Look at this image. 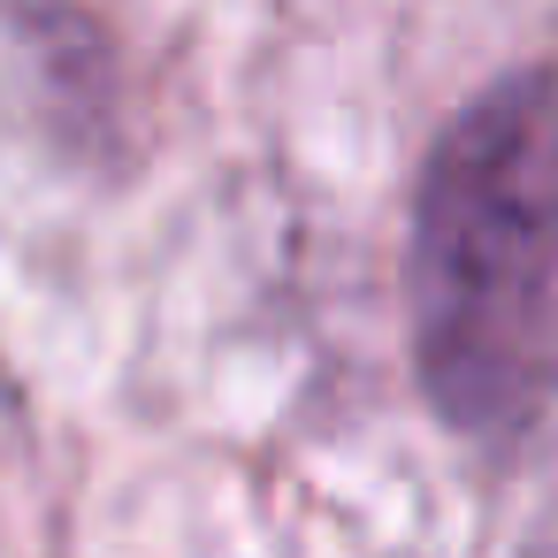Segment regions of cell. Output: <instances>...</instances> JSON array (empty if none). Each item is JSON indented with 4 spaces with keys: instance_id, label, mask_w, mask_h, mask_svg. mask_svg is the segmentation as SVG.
Masks as SVG:
<instances>
[{
    "instance_id": "2",
    "label": "cell",
    "mask_w": 558,
    "mask_h": 558,
    "mask_svg": "<svg viewBox=\"0 0 558 558\" xmlns=\"http://www.w3.org/2000/svg\"><path fill=\"white\" fill-rule=\"evenodd\" d=\"M0 100L62 177L131 184L146 161V85L93 0H0Z\"/></svg>"
},
{
    "instance_id": "1",
    "label": "cell",
    "mask_w": 558,
    "mask_h": 558,
    "mask_svg": "<svg viewBox=\"0 0 558 558\" xmlns=\"http://www.w3.org/2000/svg\"><path fill=\"white\" fill-rule=\"evenodd\" d=\"M421 413L482 466L558 428V62L489 70L421 146L398 245Z\"/></svg>"
},
{
    "instance_id": "3",
    "label": "cell",
    "mask_w": 558,
    "mask_h": 558,
    "mask_svg": "<svg viewBox=\"0 0 558 558\" xmlns=\"http://www.w3.org/2000/svg\"><path fill=\"white\" fill-rule=\"evenodd\" d=\"M512 558H558V497H543L527 512V527L512 535Z\"/></svg>"
}]
</instances>
